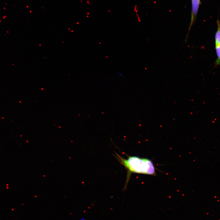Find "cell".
I'll return each mask as SVG.
<instances>
[{"mask_svg": "<svg viewBox=\"0 0 220 220\" xmlns=\"http://www.w3.org/2000/svg\"><path fill=\"white\" fill-rule=\"evenodd\" d=\"M120 163L127 170L128 174L135 173L155 175V168L152 161L149 159L136 156H129L124 159L116 154Z\"/></svg>", "mask_w": 220, "mask_h": 220, "instance_id": "6da1fadb", "label": "cell"}, {"mask_svg": "<svg viewBox=\"0 0 220 220\" xmlns=\"http://www.w3.org/2000/svg\"><path fill=\"white\" fill-rule=\"evenodd\" d=\"M192 12L191 15V20L189 28H188V31L185 41V43H186L187 41L189 31L195 20L200 2V0H192Z\"/></svg>", "mask_w": 220, "mask_h": 220, "instance_id": "7a4b0ae2", "label": "cell"}, {"mask_svg": "<svg viewBox=\"0 0 220 220\" xmlns=\"http://www.w3.org/2000/svg\"><path fill=\"white\" fill-rule=\"evenodd\" d=\"M217 29L215 36V44L220 45V22L217 21Z\"/></svg>", "mask_w": 220, "mask_h": 220, "instance_id": "3957f363", "label": "cell"}, {"mask_svg": "<svg viewBox=\"0 0 220 220\" xmlns=\"http://www.w3.org/2000/svg\"><path fill=\"white\" fill-rule=\"evenodd\" d=\"M215 49L218 57L215 62L216 66L220 65V45L215 44Z\"/></svg>", "mask_w": 220, "mask_h": 220, "instance_id": "277c9868", "label": "cell"}, {"mask_svg": "<svg viewBox=\"0 0 220 220\" xmlns=\"http://www.w3.org/2000/svg\"><path fill=\"white\" fill-rule=\"evenodd\" d=\"M80 220H85L84 219H81Z\"/></svg>", "mask_w": 220, "mask_h": 220, "instance_id": "5b68a950", "label": "cell"}]
</instances>
